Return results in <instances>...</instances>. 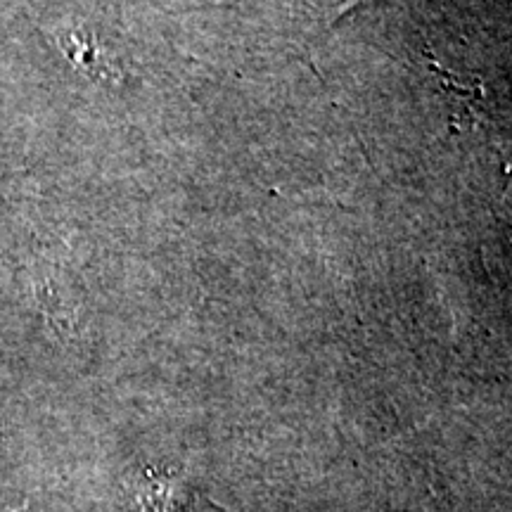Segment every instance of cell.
<instances>
[{
	"label": "cell",
	"instance_id": "obj_2",
	"mask_svg": "<svg viewBox=\"0 0 512 512\" xmlns=\"http://www.w3.org/2000/svg\"><path fill=\"white\" fill-rule=\"evenodd\" d=\"M430 69L432 74L437 76L441 93L448 98L451 110L458 114V117L453 119V124H456V121H463L465 117L477 119V112L482 110V98H484L482 81H472L470 86H465V83L460 81V76L446 72V69L439 67L437 62H430Z\"/></svg>",
	"mask_w": 512,
	"mask_h": 512
},
{
	"label": "cell",
	"instance_id": "obj_1",
	"mask_svg": "<svg viewBox=\"0 0 512 512\" xmlns=\"http://www.w3.org/2000/svg\"><path fill=\"white\" fill-rule=\"evenodd\" d=\"M55 41L64 53V57H67L72 64H76L81 72L91 74L95 79L102 74H112V67L110 62H107L105 53H102L98 38L88 34L86 29H79V27L60 29L55 34Z\"/></svg>",
	"mask_w": 512,
	"mask_h": 512
},
{
	"label": "cell",
	"instance_id": "obj_3",
	"mask_svg": "<svg viewBox=\"0 0 512 512\" xmlns=\"http://www.w3.org/2000/svg\"><path fill=\"white\" fill-rule=\"evenodd\" d=\"M0 512H43L31 498L17 491H0Z\"/></svg>",
	"mask_w": 512,
	"mask_h": 512
}]
</instances>
